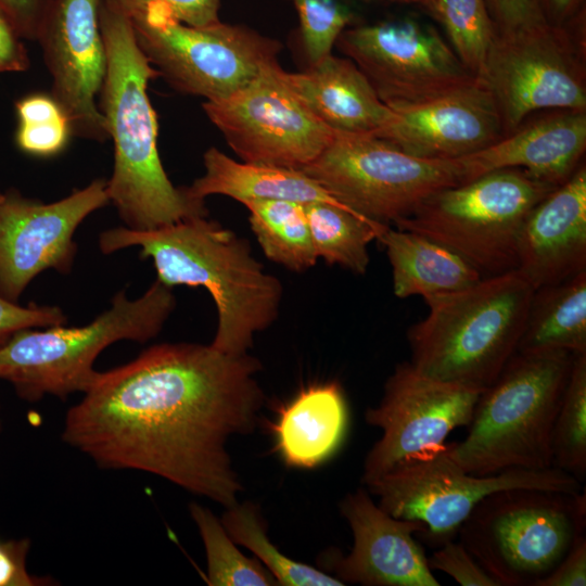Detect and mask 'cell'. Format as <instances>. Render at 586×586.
Listing matches in <instances>:
<instances>
[{"label": "cell", "mask_w": 586, "mask_h": 586, "mask_svg": "<svg viewBox=\"0 0 586 586\" xmlns=\"http://www.w3.org/2000/svg\"><path fill=\"white\" fill-rule=\"evenodd\" d=\"M262 366L247 354L163 343L97 373L66 412L62 438L106 470L163 477L225 508L242 491L227 443L258 423Z\"/></svg>", "instance_id": "cell-1"}, {"label": "cell", "mask_w": 586, "mask_h": 586, "mask_svg": "<svg viewBox=\"0 0 586 586\" xmlns=\"http://www.w3.org/2000/svg\"><path fill=\"white\" fill-rule=\"evenodd\" d=\"M137 246L165 285L202 286L218 313L211 345L229 355L247 354L254 335L277 319L283 289L265 271L245 239L207 216L151 230L116 227L99 235L104 254Z\"/></svg>", "instance_id": "cell-2"}, {"label": "cell", "mask_w": 586, "mask_h": 586, "mask_svg": "<svg viewBox=\"0 0 586 586\" xmlns=\"http://www.w3.org/2000/svg\"><path fill=\"white\" fill-rule=\"evenodd\" d=\"M100 25L106 48V73L99 109L114 144V167L106 180L112 203L125 227L151 230L207 216L205 201L169 180L157 150V118L148 95L158 76L140 50L131 23L103 2Z\"/></svg>", "instance_id": "cell-3"}, {"label": "cell", "mask_w": 586, "mask_h": 586, "mask_svg": "<svg viewBox=\"0 0 586 586\" xmlns=\"http://www.w3.org/2000/svg\"><path fill=\"white\" fill-rule=\"evenodd\" d=\"M535 289L513 269L428 295L407 332L411 365L433 379L484 391L517 352Z\"/></svg>", "instance_id": "cell-4"}, {"label": "cell", "mask_w": 586, "mask_h": 586, "mask_svg": "<svg viewBox=\"0 0 586 586\" xmlns=\"http://www.w3.org/2000/svg\"><path fill=\"white\" fill-rule=\"evenodd\" d=\"M566 351L515 352L480 395L467 436L449 445L466 472L552 467L551 437L571 373Z\"/></svg>", "instance_id": "cell-5"}, {"label": "cell", "mask_w": 586, "mask_h": 586, "mask_svg": "<svg viewBox=\"0 0 586 586\" xmlns=\"http://www.w3.org/2000/svg\"><path fill=\"white\" fill-rule=\"evenodd\" d=\"M173 288L157 279L138 298L124 291L111 307L81 327L30 328L16 332L0 346V380L20 398L38 402L47 395L65 398L85 393L98 371L97 357L111 344L155 337L176 306Z\"/></svg>", "instance_id": "cell-6"}, {"label": "cell", "mask_w": 586, "mask_h": 586, "mask_svg": "<svg viewBox=\"0 0 586 586\" xmlns=\"http://www.w3.org/2000/svg\"><path fill=\"white\" fill-rule=\"evenodd\" d=\"M585 528L584 491L518 487L484 497L457 534L498 586H537Z\"/></svg>", "instance_id": "cell-7"}, {"label": "cell", "mask_w": 586, "mask_h": 586, "mask_svg": "<svg viewBox=\"0 0 586 586\" xmlns=\"http://www.w3.org/2000/svg\"><path fill=\"white\" fill-rule=\"evenodd\" d=\"M555 188L518 168L442 189L393 225L425 235L488 276L518 268V239L531 209Z\"/></svg>", "instance_id": "cell-8"}, {"label": "cell", "mask_w": 586, "mask_h": 586, "mask_svg": "<svg viewBox=\"0 0 586 586\" xmlns=\"http://www.w3.org/2000/svg\"><path fill=\"white\" fill-rule=\"evenodd\" d=\"M128 18L140 50L158 76L176 90L205 101L226 98L279 63L281 43L243 25L221 21L187 25L158 2Z\"/></svg>", "instance_id": "cell-9"}, {"label": "cell", "mask_w": 586, "mask_h": 586, "mask_svg": "<svg viewBox=\"0 0 586 586\" xmlns=\"http://www.w3.org/2000/svg\"><path fill=\"white\" fill-rule=\"evenodd\" d=\"M365 485L388 514L422 522L425 530L419 535L436 547L454 539L477 502L494 492L518 487L584 491L574 476L553 467L468 473L451 458L448 444L403 461Z\"/></svg>", "instance_id": "cell-10"}, {"label": "cell", "mask_w": 586, "mask_h": 586, "mask_svg": "<svg viewBox=\"0 0 586 586\" xmlns=\"http://www.w3.org/2000/svg\"><path fill=\"white\" fill-rule=\"evenodd\" d=\"M301 170L354 212L387 226L464 182L457 160L415 156L371 135L337 132Z\"/></svg>", "instance_id": "cell-11"}, {"label": "cell", "mask_w": 586, "mask_h": 586, "mask_svg": "<svg viewBox=\"0 0 586 586\" xmlns=\"http://www.w3.org/2000/svg\"><path fill=\"white\" fill-rule=\"evenodd\" d=\"M479 78L496 102L504 136L537 111H586L582 28L542 22L497 31Z\"/></svg>", "instance_id": "cell-12"}, {"label": "cell", "mask_w": 586, "mask_h": 586, "mask_svg": "<svg viewBox=\"0 0 586 586\" xmlns=\"http://www.w3.org/2000/svg\"><path fill=\"white\" fill-rule=\"evenodd\" d=\"M202 109L228 145L249 163L301 169L335 138L302 102L279 63Z\"/></svg>", "instance_id": "cell-13"}, {"label": "cell", "mask_w": 586, "mask_h": 586, "mask_svg": "<svg viewBox=\"0 0 586 586\" xmlns=\"http://www.w3.org/2000/svg\"><path fill=\"white\" fill-rule=\"evenodd\" d=\"M335 47L387 106L437 97L477 78L436 28L417 21L346 27Z\"/></svg>", "instance_id": "cell-14"}, {"label": "cell", "mask_w": 586, "mask_h": 586, "mask_svg": "<svg viewBox=\"0 0 586 586\" xmlns=\"http://www.w3.org/2000/svg\"><path fill=\"white\" fill-rule=\"evenodd\" d=\"M483 391L440 381L410 361L397 364L375 407L366 410L368 424L382 436L364 462V484L398 463L444 446L451 431L468 425Z\"/></svg>", "instance_id": "cell-15"}, {"label": "cell", "mask_w": 586, "mask_h": 586, "mask_svg": "<svg viewBox=\"0 0 586 586\" xmlns=\"http://www.w3.org/2000/svg\"><path fill=\"white\" fill-rule=\"evenodd\" d=\"M107 203L103 178L52 203L14 189L4 192L0 200V295L17 302L42 271L68 273L77 252L76 229Z\"/></svg>", "instance_id": "cell-16"}, {"label": "cell", "mask_w": 586, "mask_h": 586, "mask_svg": "<svg viewBox=\"0 0 586 586\" xmlns=\"http://www.w3.org/2000/svg\"><path fill=\"white\" fill-rule=\"evenodd\" d=\"M102 0H53L37 42L52 77L53 98L66 113L74 136L109 138L98 99L106 73L100 25Z\"/></svg>", "instance_id": "cell-17"}, {"label": "cell", "mask_w": 586, "mask_h": 586, "mask_svg": "<svg viewBox=\"0 0 586 586\" xmlns=\"http://www.w3.org/2000/svg\"><path fill=\"white\" fill-rule=\"evenodd\" d=\"M340 512L353 534L348 555L327 551L321 565L344 584L364 586H440L423 548L415 539L425 525L395 518L358 488L340 502Z\"/></svg>", "instance_id": "cell-18"}, {"label": "cell", "mask_w": 586, "mask_h": 586, "mask_svg": "<svg viewBox=\"0 0 586 586\" xmlns=\"http://www.w3.org/2000/svg\"><path fill=\"white\" fill-rule=\"evenodd\" d=\"M388 107L395 120L373 136L423 158L458 160L504 136L496 102L480 78L437 97Z\"/></svg>", "instance_id": "cell-19"}, {"label": "cell", "mask_w": 586, "mask_h": 586, "mask_svg": "<svg viewBox=\"0 0 586 586\" xmlns=\"http://www.w3.org/2000/svg\"><path fill=\"white\" fill-rule=\"evenodd\" d=\"M535 290L586 270V166L527 214L518 239V268Z\"/></svg>", "instance_id": "cell-20"}, {"label": "cell", "mask_w": 586, "mask_h": 586, "mask_svg": "<svg viewBox=\"0 0 586 586\" xmlns=\"http://www.w3.org/2000/svg\"><path fill=\"white\" fill-rule=\"evenodd\" d=\"M585 150L586 111L557 110L457 161L464 182L493 170L518 168L558 187L579 167Z\"/></svg>", "instance_id": "cell-21"}, {"label": "cell", "mask_w": 586, "mask_h": 586, "mask_svg": "<svg viewBox=\"0 0 586 586\" xmlns=\"http://www.w3.org/2000/svg\"><path fill=\"white\" fill-rule=\"evenodd\" d=\"M288 85L326 126L341 133L375 135L395 120V113L344 56L328 55L300 73L284 71Z\"/></svg>", "instance_id": "cell-22"}, {"label": "cell", "mask_w": 586, "mask_h": 586, "mask_svg": "<svg viewBox=\"0 0 586 586\" xmlns=\"http://www.w3.org/2000/svg\"><path fill=\"white\" fill-rule=\"evenodd\" d=\"M348 425L342 386L335 382L302 390L272 425L276 449L289 467L314 469L332 457Z\"/></svg>", "instance_id": "cell-23"}, {"label": "cell", "mask_w": 586, "mask_h": 586, "mask_svg": "<svg viewBox=\"0 0 586 586\" xmlns=\"http://www.w3.org/2000/svg\"><path fill=\"white\" fill-rule=\"evenodd\" d=\"M203 165L204 174L186 187L196 200L218 194L241 204L251 200H285L347 207L301 169L238 162L214 146L204 152Z\"/></svg>", "instance_id": "cell-24"}, {"label": "cell", "mask_w": 586, "mask_h": 586, "mask_svg": "<svg viewBox=\"0 0 586 586\" xmlns=\"http://www.w3.org/2000/svg\"><path fill=\"white\" fill-rule=\"evenodd\" d=\"M378 241L386 251L399 298L456 291L483 278L462 256L420 233L386 226Z\"/></svg>", "instance_id": "cell-25"}, {"label": "cell", "mask_w": 586, "mask_h": 586, "mask_svg": "<svg viewBox=\"0 0 586 586\" xmlns=\"http://www.w3.org/2000/svg\"><path fill=\"white\" fill-rule=\"evenodd\" d=\"M586 354V270L534 291L517 352Z\"/></svg>", "instance_id": "cell-26"}, {"label": "cell", "mask_w": 586, "mask_h": 586, "mask_svg": "<svg viewBox=\"0 0 586 586\" xmlns=\"http://www.w3.org/2000/svg\"><path fill=\"white\" fill-rule=\"evenodd\" d=\"M304 207L318 258L365 275L369 265L368 245L378 240L387 225L330 203H309Z\"/></svg>", "instance_id": "cell-27"}, {"label": "cell", "mask_w": 586, "mask_h": 586, "mask_svg": "<svg viewBox=\"0 0 586 586\" xmlns=\"http://www.w3.org/2000/svg\"><path fill=\"white\" fill-rule=\"evenodd\" d=\"M251 229L264 254L285 268L302 272L316 265V254L304 204L285 200H251Z\"/></svg>", "instance_id": "cell-28"}, {"label": "cell", "mask_w": 586, "mask_h": 586, "mask_svg": "<svg viewBox=\"0 0 586 586\" xmlns=\"http://www.w3.org/2000/svg\"><path fill=\"white\" fill-rule=\"evenodd\" d=\"M221 517V523L237 544L251 550L282 586H343L339 578L306 563L295 561L275 546L259 507L251 501L237 502Z\"/></svg>", "instance_id": "cell-29"}, {"label": "cell", "mask_w": 586, "mask_h": 586, "mask_svg": "<svg viewBox=\"0 0 586 586\" xmlns=\"http://www.w3.org/2000/svg\"><path fill=\"white\" fill-rule=\"evenodd\" d=\"M189 511L204 545L208 585H278L276 578L257 559L247 558L238 549L221 521L208 508L192 502Z\"/></svg>", "instance_id": "cell-30"}, {"label": "cell", "mask_w": 586, "mask_h": 586, "mask_svg": "<svg viewBox=\"0 0 586 586\" xmlns=\"http://www.w3.org/2000/svg\"><path fill=\"white\" fill-rule=\"evenodd\" d=\"M552 467L581 483L586 476V354L574 356L552 430Z\"/></svg>", "instance_id": "cell-31"}, {"label": "cell", "mask_w": 586, "mask_h": 586, "mask_svg": "<svg viewBox=\"0 0 586 586\" xmlns=\"http://www.w3.org/2000/svg\"><path fill=\"white\" fill-rule=\"evenodd\" d=\"M429 13L444 27L461 63L479 78L497 34L485 1L433 0Z\"/></svg>", "instance_id": "cell-32"}, {"label": "cell", "mask_w": 586, "mask_h": 586, "mask_svg": "<svg viewBox=\"0 0 586 586\" xmlns=\"http://www.w3.org/2000/svg\"><path fill=\"white\" fill-rule=\"evenodd\" d=\"M16 146L25 154L51 157L65 150L73 135L71 122L52 94L36 92L15 102Z\"/></svg>", "instance_id": "cell-33"}, {"label": "cell", "mask_w": 586, "mask_h": 586, "mask_svg": "<svg viewBox=\"0 0 586 586\" xmlns=\"http://www.w3.org/2000/svg\"><path fill=\"white\" fill-rule=\"evenodd\" d=\"M309 64L332 54L351 14L336 0H294Z\"/></svg>", "instance_id": "cell-34"}, {"label": "cell", "mask_w": 586, "mask_h": 586, "mask_svg": "<svg viewBox=\"0 0 586 586\" xmlns=\"http://www.w3.org/2000/svg\"><path fill=\"white\" fill-rule=\"evenodd\" d=\"M428 564L432 571L444 572L462 586H498L466 547L454 539L446 540L428 557Z\"/></svg>", "instance_id": "cell-35"}, {"label": "cell", "mask_w": 586, "mask_h": 586, "mask_svg": "<svg viewBox=\"0 0 586 586\" xmlns=\"http://www.w3.org/2000/svg\"><path fill=\"white\" fill-rule=\"evenodd\" d=\"M65 322L66 316L58 306L34 303L22 306L0 295V346L21 330L46 328Z\"/></svg>", "instance_id": "cell-36"}, {"label": "cell", "mask_w": 586, "mask_h": 586, "mask_svg": "<svg viewBox=\"0 0 586 586\" xmlns=\"http://www.w3.org/2000/svg\"><path fill=\"white\" fill-rule=\"evenodd\" d=\"M111 10L130 17L144 5L158 2L167 5L177 20L191 26H208L220 22V0H102Z\"/></svg>", "instance_id": "cell-37"}, {"label": "cell", "mask_w": 586, "mask_h": 586, "mask_svg": "<svg viewBox=\"0 0 586 586\" xmlns=\"http://www.w3.org/2000/svg\"><path fill=\"white\" fill-rule=\"evenodd\" d=\"M29 538L0 539V586H43L54 579L30 574L26 566Z\"/></svg>", "instance_id": "cell-38"}, {"label": "cell", "mask_w": 586, "mask_h": 586, "mask_svg": "<svg viewBox=\"0 0 586 586\" xmlns=\"http://www.w3.org/2000/svg\"><path fill=\"white\" fill-rule=\"evenodd\" d=\"M498 33L546 22L537 0H484Z\"/></svg>", "instance_id": "cell-39"}, {"label": "cell", "mask_w": 586, "mask_h": 586, "mask_svg": "<svg viewBox=\"0 0 586 586\" xmlns=\"http://www.w3.org/2000/svg\"><path fill=\"white\" fill-rule=\"evenodd\" d=\"M53 0H0V14L7 17L24 40L37 41Z\"/></svg>", "instance_id": "cell-40"}, {"label": "cell", "mask_w": 586, "mask_h": 586, "mask_svg": "<svg viewBox=\"0 0 586 586\" xmlns=\"http://www.w3.org/2000/svg\"><path fill=\"white\" fill-rule=\"evenodd\" d=\"M586 585V535L574 543L557 568L537 586H585Z\"/></svg>", "instance_id": "cell-41"}, {"label": "cell", "mask_w": 586, "mask_h": 586, "mask_svg": "<svg viewBox=\"0 0 586 586\" xmlns=\"http://www.w3.org/2000/svg\"><path fill=\"white\" fill-rule=\"evenodd\" d=\"M30 60L24 43L11 22L0 14V74L25 72Z\"/></svg>", "instance_id": "cell-42"}, {"label": "cell", "mask_w": 586, "mask_h": 586, "mask_svg": "<svg viewBox=\"0 0 586 586\" xmlns=\"http://www.w3.org/2000/svg\"><path fill=\"white\" fill-rule=\"evenodd\" d=\"M545 21L555 26H568L582 16L584 0H537Z\"/></svg>", "instance_id": "cell-43"}, {"label": "cell", "mask_w": 586, "mask_h": 586, "mask_svg": "<svg viewBox=\"0 0 586 586\" xmlns=\"http://www.w3.org/2000/svg\"><path fill=\"white\" fill-rule=\"evenodd\" d=\"M390 1H395V2L405 3V4H416L428 10L429 12L433 0H390Z\"/></svg>", "instance_id": "cell-44"}, {"label": "cell", "mask_w": 586, "mask_h": 586, "mask_svg": "<svg viewBox=\"0 0 586 586\" xmlns=\"http://www.w3.org/2000/svg\"><path fill=\"white\" fill-rule=\"evenodd\" d=\"M3 193H4V192H2V191L0 190V200H1L2 196H3Z\"/></svg>", "instance_id": "cell-45"}, {"label": "cell", "mask_w": 586, "mask_h": 586, "mask_svg": "<svg viewBox=\"0 0 586 586\" xmlns=\"http://www.w3.org/2000/svg\"><path fill=\"white\" fill-rule=\"evenodd\" d=\"M0 431H1V419H0Z\"/></svg>", "instance_id": "cell-46"}]
</instances>
